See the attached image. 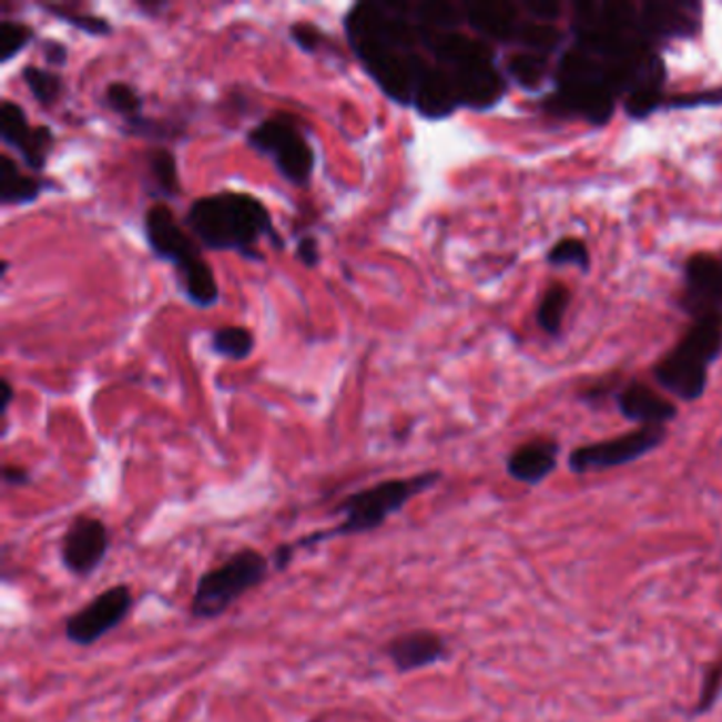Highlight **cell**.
<instances>
[{
  "label": "cell",
  "mask_w": 722,
  "mask_h": 722,
  "mask_svg": "<svg viewBox=\"0 0 722 722\" xmlns=\"http://www.w3.org/2000/svg\"><path fill=\"white\" fill-rule=\"evenodd\" d=\"M352 53L379 88L400 106H414V98L433 60L419 43V28L405 2H358L344 18Z\"/></svg>",
  "instance_id": "obj_1"
},
{
  "label": "cell",
  "mask_w": 722,
  "mask_h": 722,
  "mask_svg": "<svg viewBox=\"0 0 722 722\" xmlns=\"http://www.w3.org/2000/svg\"><path fill=\"white\" fill-rule=\"evenodd\" d=\"M185 225L197 244L212 253H235L261 263L265 261L256 251L261 240H270L278 253L286 248L270 209L242 191H221L193 200Z\"/></svg>",
  "instance_id": "obj_2"
},
{
  "label": "cell",
  "mask_w": 722,
  "mask_h": 722,
  "mask_svg": "<svg viewBox=\"0 0 722 722\" xmlns=\"http://www.w3.org/2000/svg\"><path fill=\"white\" fill-rule=\"evenodd\" d=\"M441 479V470H424L411 477H395L379 481L372 488L352 491L331 511V515L344 517L337 526L302 536L293 542V549L299 553L303 549H314L328 540L375 532L386 526L390 517L403 511L414 498H418L419 494L439 486Z\"/></svg>",
  "instance_id": "obj_3"
},
{
  "label": "cell",
  "mask_w": 722,
  "mask_h": 722,
  "mask_svg": "<svg viewBox=\"0 0 722 722\" xmlns=\"http://www.w3.org/2000/svg\"><path fill=\"white\" fill-rule=\"evenodd\" d=\"M142 230L153 256L176 270V279L186 299L202 309L214 307L221 299L214 272L202 256V246L176 221L172 209L167 204L149 206L142 218Z\"/></svg>",
  "instance_id": "obj_4"
},
{
  "label": "cell",
  "mask_w": 722,
  "mask_h": 722,
  "mask_svg": "<svg viewBox=\"0 0 722 722\" xmlns=\"http://www.w3.org/2000/svg\"><path fill=\"white\" fill-rule=\"evenodd\" d=\"M272 572V559L255 547L233 551L230 558L223 559L197 579L189 604V617L195 621L221 619L246 593L267 581Z\"/></svg>",
  "instance_id": "obj_5"
},
{
  "label": "cell",
  "mask_w": 722,
  "mask_h": 722,
  "mask_svg": "<svg viewBox=\"0 0 722 722\" xmlns=\"http://www.w3.org/2000/svg\"><path fill=\"white\" fill-rule=\"evenodd\" d=\"M246 144L270 157L279 176L299 189H307L316 170V151L303 132L302 119L276 113L248 130Z\"/></svg>",
  "instance_id": "obj_6"
},
{
  "label": "cell",
  "mask_w": 722,
  "mask_h": 722,
  "mask_svg": "<svg viewBox=\"0 0 722 722\" xmlns=\"http://www.w3.org/2000/svg\"><path fill=\"white\" fill-rule=\"evenodd\" d=\"M134 608V591L130 584L119 582L98 596L90 604L79 608L64 621V638L74 647H93L119 628Z\"/></svg>",
  "instance_id": "obj_7"
},
{
  "label": "cell",
  "mask_w": 722,
  "mask_h": 722,
  "mask_svg": "<svg viewBox=\"0 0 722 722\" xmlns=\"http://www.w3.org/2000/svg\"><path fill=\"white\" fill-rule=\"evenodd\" d=\"M665 437H668L665 426H640L628 435L577 447L568 456V466L577 475H587V472L631 465L654 451L659 445H663Z\"/></svg>",
  "instance_id": "obj_8"
},
{
  "label": "cell",
  "mask_w": 722,
  "mask_h": 722,
  "mask_svg": "<svg viewBox=\"0 0 722 722\" xmlns=\"http://www.w3.org/2000/svg\"><path fill=\"white\" fill-rule=\"evenodd\" d=\"M111 551V530L104 519L88 512L72 517L60 540L62 566L77 579H90Z\"/></svg>",
  "instance_id": "obj_9"
},
{
  "label": "cell",
  "mask_w": 722,
  "mask_h": 722,
  "mask_svg": "<svg viewBox=\"0 0 722 722\" xmlns=\"http://www.w3.org/2000/svg\"><path fill=\"white\" fill-rule=\"evenodd\" d=\"M0 139L22 157L23 165L32 174L45 170L49 153L55 144L51 128L30 125L22 106L7 98L0 102Z\"/></svg>",
  "instance_id": "obj_10"
},
{
  "label": "cell",
  "mask_w": 722,
  "mask_h": 722,
  "mask_svg": "<svg viewBox=\"0 0 722 722\" xmlns=\"http://www.w3.org/2000/svg\"><path fill=\"white\" fill-rule=\"evenodd\" d=\"M682 307L693 321L722 314V258L699 253L687 261Z\"/></svg>",
  "instance_id": "obj_11"
},
{
  "label": "cell",
  "mask_w": 722,
  "mask_h": 722,
  "mask_svg": "<svg viewBox=\"0 0 722 722\" xmlns=\"http://www.w3.org/2000/svg\"><path fill=\"white\" fill-rule=\"evenodd\" d=\"M384 654L390 659L398 674H411L439 665L449 659V644L439 631L409 629L384 644Z\"/></svg>",
  "instance_id": "obj_12"
},
{
  "label": "cell",
  "mask_w": 722,
  "mask_h": 722,
  "mask_svg": "<svg viewBox=\"0 0 722 722\" xmlns=\"http://www.w3.org/2000/svg\"><path fill=\"white\" fill-rule=\"evenodd\" d=\"M614 98L604 81L558 85V92L549 95L542 106L551 115L581 116L593 125H602L614 113Z\"/></svg>",
  "instance_id": "obj_13"
},
{
  "label": "cell",
  "mask_w": 722,
  "mask_h": 722,
  "mask_svg": "<svg viewBox=\"0 0 722 722\" xmlns=\"http://www.w3.org/2000/svg\"><path fill=\"white\" fill-rule=\"evenodd\" d=\"M710 367L701 365L695 358L682 354L680 349H670L652 369L657 384L687 403L698 400L708 388Z\"/></svg>",
  "instance_id": "obj_14"
},
{
  "label": "cell",
  "mask_w": 722,
  "mask_h": 722,
  "mask_svg": "<svg viewBox=\"0 0 722 722\" xmlns=\"http://www.w3.org/2000/svg\"><path fill=\"white\" fill-rule=\"evenodd\" d=\"M462 106L472 111H489L507 93V79L496 69L494 60H481L454 72Z\"/></svg>",
  "instance_id": "obj_15"
},
{
  "label": "cell",
  "mask_w": 722,
  "mask_h": 722,
  "mask_svg": "<svg viewBox=\"0 0 722 722\" xmlns=\"http://www.w3.org/2000/svg\"><path fill=\"white\" fill-rule=\"evenodd\" d=\"M617 407L623 418L640 426H665L678 416L674 403L644 382L626 384L617 396Z\"/></svg>",
  "instance_id": "obj_16"
},
{
  "label": "cell",
  "mask_w": 722,
  "mask_h": 722,
  "mask_svg": "<svg viewBox=\"0 0 722 722\" xmlns=\"http://www.w3.org/2000/svg\"><path fill=\"white\" fill-rule=\"evenodd\" d=\"M460 106L462 100L454 74L433 62V69L424 77L411 109L428 121H439L454 115Z\"/></svg>",
  "instance_id": "obj_17"
},
{
  "label": "cell",
  "mask_w": 722,
  "mask_h": 722,
  "mask_svg": "<svg viewBox=\"0 0 722 722\" xmlns=\"http://www.w3.org/2000/svg\"><path fill=\"white\" fill-rule=\"evenodd\" d=\"M559 443L553 439H535L519 445L509 460L507 472L515 481L526 486L542 484L558 466Z\"/></svg>",
  "instance_id": "obj_18"
},
{
  "label": "cell",
  "mask_w": 722,
  "mask_h": 722,
  "mask_svg": "<svg viewBox=\"0 0 722 722\" xmlns=\"http://www.w3.org/2000/svg\"><path fill=\"white\" fill-rule=\"evenodd\" d=\"M465 18L477 34L494 41H511L521 26L517 20V9L502 0L465 4Z\"/></svg>",
  "instance_id": "obj_19"
},
{
  "label": "cell",
  "mask_w": 722,
  "mask_h": 722,
  "mask_svg": "<svg viewBox=\"0 0 722 722\" xmlns=\"http://www.w3.org/2000/svg\"><path fill=\"white\" fill-rule=\"evenodd\" d=\"M638 28L644 32L642 39L644 37L675 39V37H693L698 32L699 23L678 4L649 2L638 20Z\"/></svg>",
  "instance_id": "obj_20"
},
{
  "label": "cell",
  "mask_w": 722,
  "mask_h": 722,
  "mask_svg": "<svg viewBox=\"0 0 722 722\" xmlns=\"http://www.w3.org/2000/svg\"><path fill=\"white\" fill-rule=\"evenodd\" d=\"M675 348L701 365L712 367L722 352V314L695 318Z\"/></svg>",
  "instance_id": "obj_21"
},
{
  "label": "cell",
  "mask_w": 722,
  "mask_h": 722,
  "mask_svg": "<svg viewBox=\"0 0 722 722\" xmlns=\"http://www.w3.org/2000/svg\"><path fill=\"white\" fill-rule=\"evenodd\" d=\"M45 189H49V181H43L34 174H23L18 162L9 153H0V204L2 206L34 204Z\"/></svg>",
  "instance_id": "obj_22"
},
{
  "label": "cell",
  "mask_w": 722,
  "mask_h": 722,
  "mask_svg": "<svg viewBox=\"0 0 722 722\" xmlns=\"http://www.w3.org/2000/svg\"><path fill=\"white\" fill-rule=\"evenodd\" d=\"M146 189L153 197L170 202L181 193L176 155L165 146L146 151Z\"/></svg>",
  "instance_id": "obj_23"
},
{
  "label": "cell",
  "mask_w": 722,
  "mask_h": 722,
  "mask_svg": "<svg viewBox=\"0 0 722 722\" xmlns=\"http://www.w3.org/2000/svg\"><path fill=\"white\" fill-rule=\"evenodd\" d=\"M104 106L123 121V134L132 132L140 121H144V100L139 90L125 81H113L104 90Z\"/></svg>",
  "instance_id": "obj_24"
},
{
  "label": "cell",
  "mask_w": 722,
  "mask_h": 722,
  "mask_svg": "<svg viewBox=\"0 0 722 722\" xmlns=\"http://www.w3.org/2000/svg\"><path fill=\"white\" fill-rule=\"evenodd\" d=\"M507 72L519 88L538 90L551 77L549 55H540L535 51H519L511 55Z\"/></svg>",
  "instance_id": "obj_25"
},
{
  "label": "cell",
  "mask_w": 722,
  "mask_h": 722,
  "mask_svg": "<svg viewBox=\"0 0 722 722\" xmlns=\"http://www.w3.org/2000/svg\"><path fill=\"white\" fill-rule=\"evenodd\" d=\"M22 81L28 92L32 93V98L43 106H53L64 93V79L58 70L41 69L37 64H23Z\"/></svg>",
  "instance_id": "obj_26"
},
{
  "label": "cell",
  "mask_w": 722,
  "mask_h": 722,
  "mask_svg": "<svg viewBox=\"0 0 722 722\" xmlns=\"http://www.w3.org/2000/svg\"><path fill=\"white\" fill-rule=\"evenodd\" d=\"M210 348L230 360H246L255 349V337L244 326H221L212 333Z\"/></svg>",
  "instance_id": "obj_27"
},
{
  "label": "cell",
  "mask_w": 722,
  "mask_h": 722,
  "mask_svg": "<svg viewBox=\"0 0 722 722\" xmlns=\"http://www.w3.org/2000/svg\"><path fill=\"white\" fill-rule=\"evenodd\" d=\"M570 303V293L563 284H551L545 293V297L538 303L536 309V323L547 335H558L563 325V316Z\"/></svg>",
  "instance_id": "obj_28"
},
{
  "label": "cell",
  "mask_w": 722,
  "mask_h": 722,
  "mask_svg": "<svg viewBox=\"0 0 722 722\" xmlns=\"http://www.w3.org/2000/svg\"><path fill=\"white\" fill-rule=\"evenodd\" d=\"M41 9L45 11L47 16L55 18L60 22L69 23L70 28H74L79 32H85L90 37H109V34H113V23L109 22L104 16L74 11V9H70L69 4H41Z\"/></svg>",
  "instance_id": "obj_29"
},
{
  "label": "cell",
  "mask_w": 722,
  "mask_h": 722,
  "mask_svg": "<svg viewBox=\"0 0 722 722\" xmlns=\"http://www.w3.org/2000/svg\"><path fill=\"white\" fill-rule=\"evenodd\" d=\"M515 41H519L526 51L549 55L563 43V32L551 22H526L519 26Z\"/></svg>",
  "instance_id": "obj_30"
},
{
  "label": "cell",
  "mask_w": 722,
  "mask_h": 722,
  "mask_svg": "<svg viewBox=\"0 0 722 722\" xmlns=\"http://www.w3.org/2000/svg\"><path fill=\"white\" fill-rule=\"evenodd\" d=\"M37 41V32L32 26L18 20H0V62L7 64L18 58L26 47Z\"/></svg>",
  "instance_id": "obj_31"
},
{
  "label": "cell",
  "mask_w": 722,
  "mask_h": 722,
  "mask_svg": "<svg viewBox=\"0 0 722 722\" xmlns=\"http://www.w3.org/2000/svg\"><path fill=\"white\" fill-rule=\"evenodd\" d=\"M547 261L553 267H579L581 272H589L591 255L587 244L579 237H563L549 251Z\"/></svg>",
  "instance_id": "obj_32"
},
{
  "label": "cell",
  "mask_w": 722,
  "mask_h": 722,
  "mask_svg": "<svg viewBox=\"0 0 722 722\" xmlns=\"http://www.w3.org/2000/svg\"><path fill=\"white\" fill-rule=\"evenodd\" d=\"M665 95L668 93L663 92L661 85L640 88V90H635V92L626 95V104H623L626 106V113L631 119H647V116H651L657 111H663Z\"/></svg>",
  "instance_id": "obj_33"
},
{
  "label": "cell",
  "mask_w": 722,
  "mask_h": 722,
  "mask_svg": "<svg viewBox=\"0 0 722 722\" xmlns=\"http://www.w3.org/2000/svg\"><path fill=\"white\" fill-rule=\"evenodd\" d=\"M722 104V85L703 90V92L675 93V95H665L663 111L665 109H701V106H721Z\"/></svg>",
  "instance_id": "obj_34"
},
{
  "label": "cell",
  "mask_w": 722,
  "mask_h": 722,
  "mask_svg": "<svg viewBox=\"0 0 722 722\" xmlns=\"http://www.w3.org/2000/svg\"><path fill=\"white\" fill-rule=\"evenodd\" d=\"M623 382H621V375H617V373H612V375H606V377H600L598 382H593L591 386H587L584 390H582L581 395V400L582 403H587V405H593V407H598V405H604L606 400L610 398V396H619V393L623 390Z\"/></svg>",
  "instance_id": "obj_35"
},
{
  "label": "cell",
  "mask_w": 722,
  "mask_h": 722,
  "mask_svg": "<svg viewBox=\"0 0 722 722\" xmlns=\"http://www.w3.org/2000/svg\"><path fill=\"white\" fill-rule=\"evenodd\" d=\"M722 693V661H716L714 665L708 668V672L703 675V684H701V695L698 699V708L695 714H703L708 710L714 708V703L719 701Z\"/></svg>",
  "instance_id": "obj_36"
},
{
  "label": "cell",
  "mask_w": 722,
  "mask_h": 722,
  "mask_svg": "<svg viewBox=\"0 0 722 722\" xmlns=\"http://www.w3.org/2000/svg\"><path fill=\"white\" fill-rule=\"evenodd\" d=\"M288 37L295 45L299 47L305 53H316L323 43H325V34L318 26L309 22H295L291 23L288 28Z\"/></svg>",
  "instance_id": "obj_37"
},
{
  "label": "cell",
  "mask_w": 722,
  "mask_h": 722,
  "mask_svg": "<svg viewBox=\"0 0 722 722\" xmlns=\"http://www.w3.org/2000/svg\"><path fill=\"white\" fill-rule=\"evenodd\" d=\"M295 256H297V261L302 263L305 270H316V267L321 265V261H323L318 240H316L314 235H302V237L297 240Z\"/></svg>",
  "instance_id": "obj_38"
},
{
  "label": "cell",
  "mask_w": 722,
  "mask_h": 722,
  "mask_svg": "<svg viewBox=\"0 0 722 722\" xmlns=\"http://www.w3.org/2000/svg\"><path fill=\"white\" fill-rule=\"evenodd\" d=\"M41 51H43V58H45L49 69H62L69 62V49L60 41L47 39L41 45Z\"/></svg>",
  "instance_id": "obj_39"
},
{
  "label": "cell",
  "mask_w": 722,
  "mask_h": 722,
  "mask_svg": "<svg viewBox=\"0 0 722 722\" xmlns=\"http://www.w3.org/2000/svg\"><path fill=\"white\" fill-rule=\"evenodd\" d=\"M2 484L7 488H28L32 484V475L23 466L4 465L2 466Z\"/></svg>",
  "instance_id": "obj_40"
},
{
  "label": "cell",
  "mask_w": 722,
  "mask_h": 722,
  "mask_svg": "<svg viewBox=\"0 0 722 722\" xmlns=\"http://www.w3.org/2000/svg\"><path fill=\"white\" fill-rule=\"evenodd\" d=\"M528 11L536 16L540 22H551L556 20L561 11V4L558 0H528L526 2Z\"/></svg>",
  "instance_id": "obj_41"
},
{
  "label": "cell",
  "mask_w": 722,
  "mask_h": 722,
  "mask_svg": "<svg viewBox=\"0 0 722 722\" xmlns=\"http://www.w3.org/2000/svg\"><path fill=\"white\" fill-rule=\"evenodd\" d=\"M2 400H0V414H2V419H7V411H9V407H11V403H13V398H16V390H13V386H11V382L4 377L2 379Z\"/></svg>",
  "instance_id": "obj_42"
}]
</instances>
